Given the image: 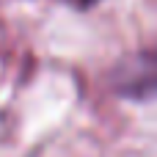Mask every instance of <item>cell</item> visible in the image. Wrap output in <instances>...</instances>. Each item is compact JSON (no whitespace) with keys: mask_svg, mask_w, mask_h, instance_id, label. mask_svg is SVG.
I'll return each instance as SVG.
<instances>
[{"mask_svg":"<svg viewBox=\"0 0 157 157\" xmlns=\"http://www.w3.org/2000/svg\"><path fill=\"white\" fill-rule=\"evenodd\" d=\"M108 88L121 99L157 97V47H144L119 58L108 72Z\"/></svg>","mask_w":157,"mask_h":157,"instance_id":"cell-1","label":"cell"},{"mask_svg":"<svg viewBox=\"0 0 157 157\" xmlns=\"http://www.w3.org/2000/svg\"><path fill=\"white\" fill-rule=\"evenodd\" d=\"M58 3H63V6H69V8H75V11H91V8H97L102 0H58Z\"/></svg>","mask_w":157,"mask_h":157,"instance_id":"cell-2","label":"cell"}]
</instances>
